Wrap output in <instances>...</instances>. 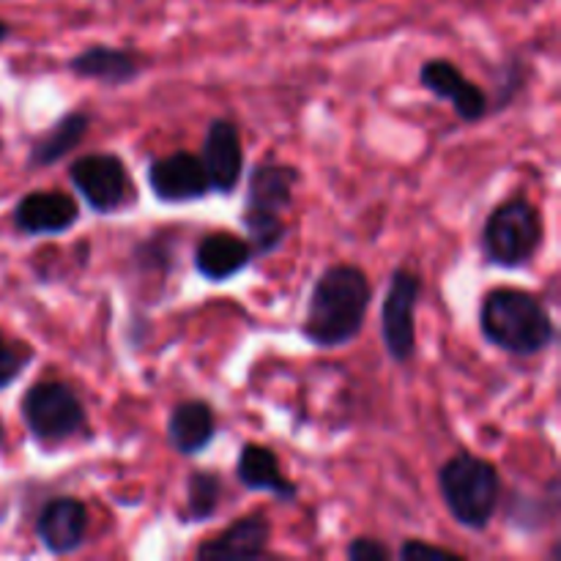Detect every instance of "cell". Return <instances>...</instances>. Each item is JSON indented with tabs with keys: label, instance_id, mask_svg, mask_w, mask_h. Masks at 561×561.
Instances as JSON below:
<instances>
[{
	"label": "cell",
	"instance_id": "cell-23",
	"mask_svg": "<svg viewBox=\"0 0 561 561\" xmlns=\"http://www.w3.org/2000/svg\"><path fill=\"white\" fill-rule=\"evenodd\" d=\"M348 559H354V561H387L389 559V548L381 546L378 540H365V537H359V540H354L348 546Z\"/></svg>",
	"mask_w": 561,
	"mask_h": 561
},
{
	"label": "cell",
	"instance_id": "cell-6",
	"mask_svg": "<svg viewBox=\"0 0 561 561\" xmlns=\"http://www.w3.org/2000/svg\"><path fill=\"white\" fill-rule=\"evenodd\" d=\"M75 190L99 214H113L129 201L131 179L126 164L115 153H88L69 170Z\"/></svg>",
	"mask_w": 561,
	"mask_h": 561
},
{
	"label": "cell",
	"instance_id": "cell-12",
	"mask_svg": "<svg viewBox=\"0 0 561 561\" xmlns=\"http://www.w3.org/2000/svg\"><path fill=\"white\" fill-rule=\"evenodd\" d=\"M36 531L49 553L64 557V553L77 551L88 531L85 504H80L77 499H55L38 515Z\"/></svg>",
	"mask_w": 561,
	"mask_h": 561
},
{
	"label": "cell",
	"instance_id": "cell-4",
	"mask_svg": "<svg viewBox=\"0 0 561 561\" xmlns=\"http://www.w3.org/2000/svg\"><path fill=\"white\" fill-rule=\"evenodd\" d=\"M542 241V219L537 208L524 197L493 208L482 233L488 261L502 268H518L531 261Z\"/></svg>",
	"mask_w": 561,
	"mask_h": 561
},
{
	"label": "cell",
	"instance_id": "cell-14",
	"mask_svg": "<svg viewBox=\"0 0 561 561\" xmlns=\"http://www.w3.org/2000/svg\"><path fill=\"white\" fill-rule=\"evenodd\" d=\"M250 241L230 233H211L197 244L195 268L208 279V283H225L244 272L252 261Z\"/></svg>",
	"mask_w": 561,
	"mask_h": 561
},
{
	"label": "cell",
	"instance_id": "cell-9",
	"mask_svg": "<svg viewBox=\"0 0 561 561\" xmlns=\"http://www.w3.org/2000/svg\"><path fill=\"white\" fill-rule=\"evenodd\" d=\"M203 170L208 184L217 192H233L244 170V146H241L239 126L228 118H217L208 124L203 140Z\"/></svg>",
	"mask_w": 561,
	"mask_h": 561
},
{
	"label": "cell",
	"instance_id": "cell-13",
	"mask_svg": "<svg viewBox=\"0 0 561 561\" xmlns=\"http://www.w3.org/2000/svg\"><path fill=\"white\" fill-rule=\"evenodd\" d=\"M299 181L290 164L263 162L250 175V192H247V211L257 217H283L294 203V184Z\"/></svg>",
	"mask_w": 561,
	"mask_h": 561
},
{
	"label": "cell",
	"instance_id": "cell-3",
	"mask_svg": "<svg viewBox=\"0 0 561 561\" xmlns=\"http://www.w3.org/2000/svg\"><path fill=\"white\" fill-rule=\"evenodd\" d=\"M438 485L453 518L466 529H485L496 515L499 471L471 453L449 458L438 471Z\"/></svg>",
	"mask_w": 561,
	"mask_h": 561
},
{
	"label": "cell",
	"instance_id": "cell-21",
	"mask_svg": "<svg viewBox=\"0 0 561 561\" xmlns=\"http://www.w3.org/2000/svg\"><path fill=\"white\" fill-rule=\"evenodd\" d=\"M25 362L27 354H22L16 345H11L9 340L0 334V389H5L11 381L20 378V373L25 370Z\"/></svg>",
	"mask_w": 561,
	"mask_h": 561
},
{
	"label": "cell",
	"instance_id": "cell-22",
	"mask_svg": "<svg viewBox=\"0 0 561 561\" xmlns=\"http://www.w3.org/2000/svg\"><path fill=\"white\" fill-rule=\"evenodd\" d=\"M400 559L403 561H458V553L447 551V548L427 546V542L409 540L403 548H400Z\"/></svg>",
	"mask_w": 561,
	"mask_h": 561
},
{
	"label": "cell",
	"instance_id": "cell-25",
	"mask_svg": "<svg viewBox=\"0 0 561 561\" xmlns=\"http://www.w3.org/2000/svg\"><path fill=\"white\" fill-rule=\"evenodd\" d=\"M0 436H3V431H0Z\"/></svg>",
	"mask_w": 561,
	"mask_h": 561
},
{
	"label": "cell",
	"instance_id": "cell-7",
	"mask_svg": "<svg viewBox=\"0 0 561 561\" xmlns=\"http://www.w3.org/2000/svg\"><path fill=\"white\" fill-rule=\"evenodd\" d=\"M420 277L398 268L389 283L387 299L381 307L383 348L394 362H409L416 348V301H420Z\"/></svg>",
	"mask_w": 561,
	"mask_h": 561
},
{
	"label": "cell",
	"instance_id": "cell-5",
	"mask_svg": "<svg viewBox=\"0 0 561 561\" xmlns=\"http://www.w3.org/2000/svg\"><path fill=\"white\" fill-rule=\"evenodd\" d=\"M22 416L38 442H66L85 427V405L75 389L58 381H44L27 389L22 398Z\"/></svg>",
	"mask_w": 561,
	"mask_h": 561
},
{
	"label": "cell",
	"instance_id": "cell-8",
	"mask_svg": "<svg viewBox=\"0 0 561 561\" xmlns=\"http://www.w3.org/2000/svg\"><path fill=\"white\" fill-rule=\"evenodd\" d=\"M148 184H151L153 195L164 203L201 201L211 190L203 162L195 153L186 151L153 159L148 168Z\"/></svg>",
	"mask_w": 561,
	"mask_h": 561
},
{
	"label": "cell",
	"instance_id": "cell-24",
	"mask_svg": "<svg viewBox=\"0 0 561 561\" xmlns=\"http://www.w3.org/2000/svg\"><path fill=\"white\" fill-rule=\"evenodd\" d=\"M5 36H9V25H5V22H0V42H3Z\"/></svg>",
	"mask_w": 561,
	"mask_h": 561
},
{
	"label": "cell",
	"instance_id": "cell-10",
	"mask_svg": "<svg viewBox=\"0 0 561 561\" xmlns=\"http://www.w3.org/2000/svg\"><path fill=\"white\" fill-rule=\"evenodd\" d=\"M422 85L431 93H436L438 99H447L458 115L469 124L480 121L488 113V96L480 85L469 82L463 77V71L458 69L449 60H427L420 71Z\"/></svg>",
	"mask_w": 561,
	"mask_h": 561
},
{
	"label": "cell",
	"instance_id": "cell-20",
	"mask_svg": "<svg viewBox=\"0 0 561 561\" xmlns=\"http://www.w3.org/2000/svg\"><path fill=\"white\" fill-rule=\"evenodd\" d=\"M219 496H222V482L211 471H195L186 482V518L184 520H206L217 513Z\"/></svg>",
	"mask_w": 561,
	"mask_h": 561
},
{
	"label": "cell",
	"instance_id": "cell-19",
	"mask_svg": "<svg viewBox=\"0 0 561 561\" xmlns=\"http://www.w3.org/2000/svg\"><path fill=\"white\" fill-rule=\"evenodd\" d=\"M88 118L85 113H69L53 126L44 137H38L31 148V157H27V164L31 168H49L58 159H64L66 153L75 151L77 146L82 142V137L88 135Z\"/></svg>",
	"mask_w": 561,
	"mask_h": 561
},
{
	"label": "cell",
	"instance_id": "cell-1",
	"mask_svg": "<svg viewBox=\"0 0 561 561\" xmlns=\"http://www.w3.org/2000/svg\"><path fill=\"white\" fill-rule=\"evenodd\" d=\"M370 279L356 266H332L316 279L307 307L305 337L318 348L348 345L362 332L370 307Z\"/></svg>",
	"mask_w": 561,
	"mask_h": 561
},
{
	"label": "cell",
	"instance_id": "cell-17",
	"mask_svg": "<svg viewBox=\"0 0 561 561\" xmlns=\"http://www.w3.org/2000/svg\"><path fill=\"white\" fill-rule=\"evenodd\" d=\"M236 474H239L241 485L250 488V491H266L283 502L296 499V485L285 480L283 471H279V460L274 458L272 449L261 447V444H244Z\"/></svg>",
	"mask_w": 561,
	"mask_h": 561
},
{
	"label": "cell",
	"instance_id": "cell-16",
	"mask_svg": "<svg viewBox=\"0 0 561 561\" xmlns=\"http://www.w3.org/2000/svg\"><path fill=\"white\" fill-rule=\"evenodd\" d=\"M217 420H214L211 405L203 400H186L175 405L168 422V438L181 455H197L214 442Z\"/></svg>",
	"mask_w": 561,
	"mask_h": 561
},
{
	"label": "cell",
	"instance_id": "cell-11",
	"mask_svg": "<svg viewBox=\"0 0 561 561\" xmlns=\"http://www.w3.org/2000/svg\"><path fill=\"white\" fill-rule=\"evenodd\" d=\"M80 217L75 197L66 192H31L20 201L14 211V222L22 233L55 236L69 230Z\"/></svg>",
	"mask_w": 561,
	"mask_h": 561
},
{
	"label": "cell",
	"instance_id": "cell-2",
	"mask_svg": "<svg viewBox=\"0 0 561 561\" xmlns=\"http://www.w3.org/2000/svg\"><path fill=\"white\" fill-rule=\"evenodd\" d=\"M480 327L496 348L515 356L540 354L557 337L546 305L537 296L515 288H499L485 296Z\"/></svg>",
	"mask_w": 561,
	"mask_h": 561
},
{
	"label": "cell",
	"instance_id": "cell-15",
	"mask_svg": "<svg viewBox=\"0 0 561 561\" xmlns=\"http://www.w3.org/2000/svg\"><path fill=\"white\" fill-rule=\"evenodd\" d=\"M268 537H272V526H268L266 515H247L239 524H233L230 529H225L217 540L206 542V546L197 551V559H255L263 557L268 546Z\"/></svg>",
	"mask_w": 561,
	"mask_h": 561
},
{
	"label": "cell",
	"instance_id": "cell-18",
	"mask_svg": "<svg viewBox=\"0 0 561 561\" xmlns=\"http://www.w3.org/2000/svg\"><path fill=\"white\" fill-rule=\"evenodd\" d=\"M69 69L75 71V75L85 77V80L121 85V82L135 80L137 71H140V64H137L135 55L126 53V49L88 47L69 60Z\"/></svg>",
	"mask_w": 561,
	"mask_h": 561
}]
</instances>
